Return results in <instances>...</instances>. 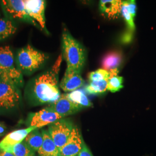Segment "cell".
I'll return each instance as SVG.
<instances>
[{
  "mask_svg": "<svg viewBox=\"0 0 156 156\" xmlns=\"http://www.w3.org/2000/svg\"><path fill=\"white\" fill-rule=\"evenodd\" d=\"M62 56L58 57L50 69L36 78L33 84V95L40 104H52L58 100L61 94L58 87V73Z\"/></svg>",
  "mask_w": 156,
  "mask_h": 156,
  "instance_id": "cell-1",
  "label": "cell"
},
{
  "mask_svg": "<svg viewBox=\"0 0 156 156\" xmlns=\"http://www.w3.org/2000/svg\"><path fill=\"white\" fill-rule=\"evenodd\" d=\"M62 56L67 62V68L80 72L86 60L85 49L66 28L62 34Z\"/></svg>",
  "mask_w": 156,
  "mask_h": 156,
  "instance_id": "cell-2",
  "label": "cell"
},
{
  "mask_svg": "<svg viewBox=\"0 0 156 156\" xmlns=\"http://www.w3.org/2000/svg\"><path fill=\"white\" fill-rule=\"evenodd\" d=\"M0 78L17 87L23 84L22 74L14 66L13 54L8 46L0 47Z\"/></svg>",
  "mask_w": 156,
  "mask_h": 156,
  "instance_id": "cell-3",
  "label": "cell"
},
{
  "mask_svg": "<svg viewBox=\"0 0 156 156\" xmlns=\"http://www.w3.org/2000/svg\"><path fill=\"white\" fill-rule=\"evenodd\" d=\"M48 58L47 55L28 45L17 52V64L20 71L32 73L42 67Z\"/></svg>",
  "mask_w": 156,
  "mask_h": 156,
  "instance_id": "cell-4",
  "label": "cell"
},
{
  "mask_svg": "<svg viewBox=\"0 0 156 156\" xmlns=\"http://www.w3.org/2000/svg\"><path fill=\"white\" fill-rule=\"evenodd\" d=\"M73 127V126L71 122L63 119L49 126L48 132L59 149L66 144Z\"/></svg>",
  "mask_w": 156,
  "mask_h": 156,
  "instance_id": "cell-5",
  "label": "cell"
},
{
  "mask_svg": "<svg viewBox=\"0 0 156 156\" xmlns=\"http://www.w3.org/2000/svg\"><path fill=\"white\" fill-rule=\"evenodd\" d=\"M20 100L18 87L0 78V108L6 109L13 108L18 105Z\"/></svg>",
  "mask_w": 156,
  "mask_h": 156,
  "instance_id": "cell-6",
  "label": "cell"
},
{
  "mask_svg": "<svg viewBox=\"0 0 156 156\" xmlns=\"http://www.w3.org/2000/svg\"><path fill=\"white\" fill-rule=\"evenodd\" d=\"M84 143L80 130L73 126L66 144L60 149V156H78Z\"/></svg>",
  "mask_w": 156,
  "mask_h": 156,
  "instance_id": "cell-7",
  "label": "cell"
},
{
  "mask_svg": "<svg viewBox=\"0 0 156 156\" xmlns=\"http://www.w3.org/2000/svg\"><path fill=\"white\" fill-rule=\"evenodd\" d=\"M1 2L4 11L12 19L31 21L35 24L26 12L24 0H3Z\"/></svg>",
  "mask_w": 156,
  "mask_h": 156,
  "instance_id": "cell-8",
  "label": "cell"
},
{
  "mask_svg": "<svg viewBox=\"0 0 156 156\" xmlns=\"http://www.w3.org/2000/svg\"><path fill=\"white\" fill-rule=\"evenodd\" d=\"M26 12L31 19L36 21L42 29H45V9L46 2L44 0H26Z\"/></svg>",
  "mask_w": 156,
  "mask_h": 156,
  "instance_id": "cell-9",
  "label": "cell"
},
{
  "mask_svg": "<svg viewBox=\"0 0 156 156\" xmlns=\"http://www.w3.org/2000/svg\"><path fill=\"white\" fill-rule=\"evenodd\" d=\"M62 118V116L48 106L41 111L34 113L31 119L30 126L42 128L47 125L49 126Z\"/></svg>",
  "mask_w": 156,
  "mask_h": 156,
  "instance_id": "cell-10",
  "label": "cell"
},
{
  "mask_svg": "<svg viewBox=\"0 0 156 156\" xmlns=\"http://www.w3.org/2000/svg\"><path fill=\"white\" fill-rule=\"evenodd\" d=\"M48 107L63 118L75 114L83 108L70 100L68 98L67 94L61 95L60 98L58 100L50 104Z\"/></svg>",
  "mask_w": 156,
  "mask_h": 156,
  "instance_id": "cell-11",
  "label": "cell"
},
{
  "mask_svg": "<svg viewBox=\"0 0 156 156\" xmlns=\"http://www.w3.org/2000/svg\"><path fill=\"white\" fill-rule=\"evenodd\" d=\"M84 83V81L81 76L80 72L67 68L60 83V87L65 92L70 93L80 89Z\"/></svg>",
  "mask_w": 156,
  "mask_h": 156,
  "instance_id": "cell-12",
  "label": "cell"
},
{
  "mask_svg": "<svg viewBox=\"0 0 156 156\" xmlns=\"http://www.w3.org/2000/svg\"><path fill=\"white\" fill-rule=\"evenodd\" d=\"M36 129H38L37 127L30 126L28 128L16 130L8 134L0 142V151H5L8 148L20 144L25 140L28 134Z\"/></svg>",
  "mask_w": 156,
  "mask_h": 156,
  "instance_id": "cell-13",
  "label": "cell"
},
{
  "mask_svg": "<svg viewBox=\"0 0 156 156\" xmlns=\"http://www.w3.org/2000/svg\"><path fill=\"white\" fill-rule=\"evenodd\" d=\"M123 1L120 0H101L100 9L102 13L109 19L117 18L120 14Z\"/></svg>",
  "mask_w": 156,
  "mask_h": 156,
  "instance_id": "cell-14",
  "label": "cell"
},
{
  "mask_svg": "<svg viewBox=\"0 0 156 156\" xmlns=\"http://www.w3.org/2000/svg\"><path fill=\"white\" fill-rule=\"evenodd\" d=\"M42 134L43 143L38 151L39 156H60V149L52 140L48 130H42Z\"/></svg>",
  "mask_w": 156,
  "mask_h": 156,
  "instance_id": "cell-15",
  "label": "cell"
},
{
  "mask_svg": "<svg viewBox=\"0 0 156 156\" xmlns=\"http://www.w3.org/2000/svg\"><path fill=\"white\" fill-rule=\"evenodd\" d=\"M123 60V54L118 50H113L107 53L102 58L101 66L107 71L118 69Z\"/></svg>",
  "mask_w": 156,
  "mask_h": 156,
  "instance_id": "cell-16",
  "label": "cell"
},
{
  "mask_svg": "<svg viewBox=\"0 0 156 156\" xmlns=\"http://www.w3.org/2000/svg\"><path fill=\"white\" fill-rule=\"evenodd\" d=\"M67 95L70 100L79 106L83 108L92 106L91 102L83 90L79 89L67 93Z\"/></svg>",
  "mask_w": 156,
  "mask_h": 156,
  "instance_id": "cell-17",
  "label": "cell"
},
{
  "mask_svg": "<svg viewBox=\"0 0 156 156\" xmlns=\"http://www.w3.org/2000/svg\"><path fill=\"white\" fill-rule=\"evenodd\" d=\"M24 142L34 151H38L43 143L42 134L36 129L28 134Z\"/></svg>",
  "mask_w": 156,
  "mask_h": 156,
  "instance_id": "cell-18",
  "label": "cell"
},
{
  "mask_svg": "<svg viewBox=\"0 0 156 156\" xmlns=\"http://www.w3.org/2000/svg\"><path fill=\"white\" fill-rule=\"evenodd\" d=\"M109 72V78L108 80V90L115 93L123 87V78L118 75L119 69H115Z\"/></svg>",
  "mask_w": 156,
  "mask_h": 156,
  "instance_id": "cell-19",
  "label": "cell"
},
{
  "mask_svg": "<svg viewBox=\"0 0 156 156\" xmlns=\"http://www.w3.org/2000/svg\"><path fill=\"white\" fill-rule=\"evenodd\" d=\"M4 151L9 152L15 156H35V151L32 150L24 140Z\"/></svg>",
  "mask_w": 156,
  "mask_h": 156,
  "instance_id": "cell-20",
  "label": "cell"
},
{
  "mask_svg": "<svg viewBox=\"0 0 156 156\" xmlns=\"http://www.w3.org/2000/svg\"><path fill=\"white\" fill-rule=\"evenodd\" d=\"M16 31V27L11 20L6 19H0V41L15 33Z\"/></svg>",
  "mask_w": 156,
  "mask_h": 156,
  "instance_id": "cell-21",
  "label": "cell"
},
{
  "mask_svg": "<svg viewBox=\"0 0 156 156\" xmlns=\"http://www.w3.org/2000/svg\"><path fill=\"white\" fill-rule=\"evenodd\" d=\"M108 90V80L100 82H90L85 87V91L89 94H99Z\"/></svg>",
  "mask_w": 156,
  "mask_h": 156,
  "instance_id": "cell-22",
  "label": "cell"
},
{
  "mask_svg": "<svg viewBox=\"0 0 156 156\" xmlns=\"http://www.w3.org/2000/svg\"><path fill=\"white\" fill-rule=\"evenodd\" d=\"M121 15L127 23L128 29L131 31H134V30L135 28V23L134 22V19L128 11L126 1H123Z\"/></svg>",
  "mask_w": 156,
  "mask_h": 156,
  "instance_id": "cell-23",
  "label": "cell"
},
{
  "mask_svg": "<svg viewBox=\"0 0 156 156\" xmlns=\"http://www.w3.org/2000/svg\"><path fill=\"white\" fill-rule=\"evenodd\" d=\"M109 72L103 69H98L95 71L90 73L89 79L90 82H100L108 80L109 78Z\"/></svg>",
  "mask_w": 156,
  "mask_h": 156,
  "instance_id": "cell-24",
  "label": "cell"
},
{
  "mask_svg": "<svg viewBox=\"0 0 156 156\" xmlns=\"http://www.w3.org/2000/svg\"><path fill=\"white\" fill-rule=\"evenodd\" d=\"M126 3H127L128 11L134 19V17L136 15V5L135 1L134 0L126 1Z\"/></svg>",
  "mask_w": 156,
  "mask_h": 156,
  "instance_id": "cell-25",
  "label": "cell"
},
{
  "mask_svg": "<svg viewBox=\"0 0 156 156\" xmlns=\"http://www.w3.org/2000/svg\"><path fill=\"white\" fill-rule=\"evenodd\" d=\"M78 156H94L91 153V151H90L89 149L87 146V145L84 143L82 149L80 153H79Z\"/></svg>",
  "mask_w": 156,
  "mask_h": 156,
  "instance_id": "cell-26",
  "label": "cell"
},
{
  "mask_svg": "<svg viewBox=\"0 0 156 156\" xmlns=\"http://www.w3.org/2000/svg\"><path fill=\"white\" fill-rule=\"evenodd\" d=\"M0 156H15L9 152L4 151H0Z\"/></svg>",
  "mask_w": 156,
  "mask_h": 156,
  "instance_id": "cell-27",
  "label": "cell"
},
{
  "mask_svg": "<svg viewBox=\"0 0 156 156\" xmlns=\"http://www.w3.org/2000/svg\"><path fill=\"white\" fill-rule=\"evenodd\" d=\"M4 131H5L4 127L3 126H2L1 124H0V135H1V134H2V133H4Z\"/></svg>",
  "mask_w": 156,
  "mask_h": 156,
  "instance_id": "cell-28",
  "label": "cell"
},
{
  "mask_svg": "<svg viewBox=\"0 0 156 156\" xmlns=\"http://www.w3.org/2000/svg\"><path fill=\"white\" fill-rule=\"evenodd\" d=\"M0 136H1V135H0Z\"/></svg>",
  "mask_w": 156,
  "mask_h": 156,
  "instance_id": "cell-29",
  "label": "cell"
}]
</instances>
